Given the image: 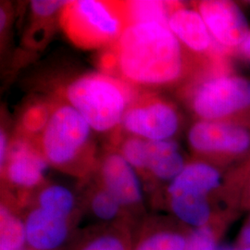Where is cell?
<instances>
[{"label": "cell", "instance_id": "obj_1", "mask_svg": "<svg viewBox=\"0 0 250 250\" xmlns=\"http://www.w3.org/2000/svg\"><path fill=\"white\" fill-rule=\"evenodd\" d=\"M101 66L136 88H182L207 72L167 24L157 21L128 24L102 57Z\"/></svg>", "mask_w": 250, "mask_h": 250}, {"label": "cell", "instance_id": "obj_2", "mask_svg": "<svg viewBox=\"0 0 250 250\" xmlns=\"http://www.w3.org/2000/svg\"><path fill=\"white\" fill-rule=\"evenodd\" d=\"M93 129L65 100L52 106L37 144L49 166L77 177L86 176L96 165Z\"/></svg>", "mask_w": 250, "mask_h": 250}, {"label": "cell", "instance_id": "obj_3", "mask_svg": "<svg viewBox=\"0 0 250 250\" xmlns=\"http://www.w3.org/2000/svg\"><path fill=\"white\" fill-rule=\"evenodd\" d=\"M138 88L106 72H91L72 81L64 100L74 107L93 131L108 133L121 128L126 110L139 96Z\"/></svg>", "mask_w": 250, "mask_h": 250}, {"label": "cell", "instance_id": "obj_4", "mask_svg": "<svg viewBox=\"0 0 250 250\" xmlns=\"http://www.w3.org/2000/svg\"><path fill=\"white\" fill-rule=\"evenodd\" d=\"M197 120L250 127V79L230 72L198 75L181 88Z\"/></svg>", "mask_w": 250, "mask_h": 250}, {"label": "cell", "instance_id": "obj_5", "mask_svg": "<svg viewBox=\"0 0 250 250\" xmlns=\"http://www.w3.org/2000/svg\"><path fill=\"white\" fill-rule=\"evenodd\" d=\"M64 33L83 48L113 45L128 25L125 1H68L61 12Z\"/></svg>", "mask_w": 250, "mask_h": 250}, {"label": "cell", "instance_id": "obj_6", "mask_svg": "<svg viewBox=\"0 0 250 250\" xmlns=\"http://www.w3.org/2000/svg\"><path fill=\"white\" fill-rule=\"evenodd\" d=\"M188 141L196 160L217 167L250 158V127L197 120L188 130Z\"/></svg>", "mask_w": 250, "mask_h": 250}, {"label": "cell", "instance_id": "obj_7", "mask_svg": "<svg viewBox=\"0 0 250 250\" xmlns=\"http://www.w3.org/2000/svg\"><path fill=\"white\" fill-rule=\"evenodd\" d=\"M182 127L177 106L160 94H139L128 107L121 128L128 135L148 141L174 140Z\"/></svg>", "mask_w": 250, "mask_h": 250}, {"label": "cell", "instance_id": "obj_8", "mask_svg": "<svg viewBox=\"0 0 250 250\" xmlns=\"http://www.w3.org/2000/svg\"><path fill=\"white\" fill-rule=\"evenodd\" d=\"M167 25L171 33L208 72L231 71L230 56L215 42L204 20L193 6L174 2Z\"/></svg>", "mask_w": 250, "mask_h": 250}, {"label": "cell", "instance_id": "obj_9", "mask_svg": "<svg viewBox=\"0 0 250 250\" xmlns=\"http://www.w3.org/2000/svg\"><path fill=\"white\" fill-rule=\"evenodd\" d=\"M48 163L40 150L37 141L19 134L9 144L8 158L1 168L4 182L22 195V200L34 190L45 186Z\"/></svg>", "mask_w": 250, "mask_h": 250}, {"label": "cell", "instance_id": "obj_10", "mask_svg": "<svg viewBox=\"0 0 250 250\" xmlns=\"http://www.w3.org/2000/svg\"><path fill=\"white\" fill-rule=\"evenodd\" d=\"M192 6L204 20L215 42L230 57L234 56L250 31L240 8L227 0H203Z\"/></svg>", "mask_w": 250, "mask_h": 250}, {"label": "cell", "instance_id": "obj_11", "mask_svg": "<svg viewBox=\"0 0 250 250\" xmlns=\"http://www.w3.org/2000/svg\"><path fill=\"white\" fill-rule=\"evenodd\" d=\"M100 186L126 210L142 205L143 193L137 171L118 151L107 152L99 162Z\"/></svg>", "mask_w": 250, "mask_h": 250}, {"label": "cell", "instance_id": "obj_12", "mask_svg": "<svg viewBox=\"0 0 250 250\" xmlns=\"http://www.w3.org/2000/svg\"><path fill=\"white\" fill-rule=\"evenodd\" d=\"M26 245L32 250H57L68 239L72 222L34 206L24 220Z\"/></svg>", "mask_w": 250, "mask_h": 250}, {"label": "cell", "instance_id": "obj_13", "mask_svg": "<svg viewBox=\"0 0 250 250\" xmlns=\"http://www.w3.org/2000/svg\"><path fill=\"white\" fill-rule=\"evenodd\" d=\"M188 162L175 140L148 141V158L145 175L159 182H170Z\"/></svg>", "mask_w": 250, "mask_h": 250}, {"label": "cell", "instance_id": "obj_14", "mask_svg": "<svg viewBox=\"0 0 250 250\" xmlns=\"http://www.w3.org/2000/svg\"><path fill=\"white\" fill-rule=\"evenodd\" d=\"M50 214L72 222L76 200L69 188L61 185H45L36 196V205Z\"/></svg>", "mask_w": 250, "mask_h": 250}, {"label": "cell", "instance_id": "obj_15", "mask_svg": "<svg viewBox=\"0 0 250 250\" xmlns=\"http://www.w3.org/2000/svg\"><path fill=\"white\" fill-rule=\"evenodd\" d=\"M26 245L25 226L7 201L0 206V250H17Z\"/></svg>", "mask_w": 250, "mask_h": 250}, {"label": "cell", "instance_id": "obj_16", "mask_svg": "<svg viewBox=\"0 0 250 250\" xmlns=\"http://www.w3.org/2000/svg\"><path fill=\"white\" fill-rule=\"evenodd\" d=\"M188 235L173 227H153L144 233L134 250H184Z\"/></svg>", "mask_w": 250, "mask_h": 250}, {"label": "cell", "instance_id": "obj_17", "mask_svg": "<svg viewBox=\"0 0 250 250\" xmlns=\"http://www.w3.org/2000/svg\"><path fill=\"white\" fill-rule=\"evenodd\" d=\"M89 208L101 222L125 224L126 209L108 191L101 186L93 190L89 197Z\"/></svg>", "mask_w": 250, "mask_h": 250}, {"label": "cell", "instance_id": "obj_18", "mask_svg": "<svg viewBox=\"0 0 250 250\" xmlns=\"http://www.w3.org/2000/svg\"><path fill=\"white\" fill-rule=\"evenodd\" d=\"M77 250H132L130 232L125 224H114L90 236Z\"/></svg>", "mask_w": 250, "mask_h": 250}, {"label": "cell", "instance_id": "obj_19", "mask_svg": "<svg viewBox=\"0 0 250 250\" xmlns=\"http://www.w3.org/2000/svg\"><path fill=\"white\" fill-rule=\"evenodd\" d=\"M125 3L128 24L145 21L167 24L174 5V2L166 1H125Z\"/></svg>", "mask_w": 250, "mask_h": 250}, {"label": "cell", "instance_id": "obj_20", "mask_svg": "<svg viewBox=\"0 0 250 250\" xmlns=\"http://www.w3.org/2000/svg\"><path fill=\"white\" fill-rule=\"evenodd\" d=\"M228 220H219L189 233L184 250H217L218 241Z\"/></svg>", "mask_w": 250, "mask_h": 250}, {"label": "cell", "instance_id": "obj_21", "mask_svg": "<svg viewBox=\"0 0 250 250\" xmlns=\"http://www.w3.org/2000/svg\"><path fill=\"white\" fill-rule=\"evenodd\" d=\"M118 152L131 164L134 170L145 174L148 158V140L128 135L120 142Z\"/></svg>", "mask_w": 250, "mask_h": 250}, {"label": "cell", "instance_id": "obj_22", "mask_svg": "<svg viewBox=\"0 0 250 250\" xmlns=\"http://www.w3.org/2000/svg\"><path fill=\"white\" fill-rule=\"evenodd\" d=\"M53 105H35L29 107L21 120L20 134L37 141L45 129Z\"/></svg>", "mask_w": 250, "mask_h": 250}, {"label": "cell", "instance_id": "obj_23", "mask_svg": "<svg viewBox=\"0 0 250 250\" xmlns=\"http://www.w3.org/2000/svg\"><path fill=\"white\" fill-rule=\"evenodd\" d=\"M68 1H47V0H35L31 2L32 12L38 18H49L55 15L58 11H62Z\"/></svg>", "mask_w": 250, "mask_h": 250}, {"label": "cell", "instance_id": "obj_24", "mask_svg": "<svg viewBox=\"0 0 250 250\" xmlns=\"http://www.w3.org/2000/svg\"><path fill=\"white\" fill-rule=\"evenodd\" d=\"M239 205L250 209V162L245 161L242 173V184L239 192Z\"/></svg>", "mask_w": 250, "mask_h": 250}, {"label": "cell", "instance_id": "obj_25", "mask_svg": "<svg viewBox=\"0 0 250 250\" xmlns=\"http://www.w3.org/2000/svg\"><path fill=\"white\" fill-rule=\"evenodd\" d=\"M9 140L6 132L1 129L0 131V168H2L8 158L9 150Z\"/></svg>", "mask_w": 250, "mask_h": 250}, {"label": "cell", "instance_id": "obj_26", "mask_svg": "<svg viewBox=\"0 0 250 250\" xmlns=\"http://www.w3.org/2000/svg\"><path fill=\"white\" fill-rule=\"evenodd\" d=\"M238 249H245L250 248V215L248 218L247 222L243 225L241 232L238 236Z\"/></svg>", "mask_w": 250, "mask_h": 250}, {"label": "cell", "instance_id": "obj_27", "mask_svg": "<svg viewBox=\"0 0 250 250\" xmlns=\"http://www.w3.org/2000/svg\"><path fill=\"white\" fill-rule=\"evenodd\" d=\"M234 56L245 62L250 63V31L244 42L236 50Z\"/></svg>", "mask_w": 250, "mask_h": 250}, {"label": "cell", "instance_id": "obj_28", "mask_svg": "<svg viewBox=\"0 0 250 250\" xmlns=\"http://www.w3.org/2000/svg\"><path fill=\"white\" fill-rule=\"evenodd\" d=\"M1 20H0V29L1 32L3 31V29L6 27V23H7V16H6V12L3 9H1Z\"/></svg>", "mask_w": 250, "mask_h": 250}, {"label": "cell", "instance_id": "obj_29", "mask_svg": "<svg viewBox=\"0 0 250 250\" xmlns=\"http://www.w3.org/2000/svg\"><path fill=\"white\" fill-rule=\"evenodd\" d=\"M217 250H239V249L236 250L235 248H232L230 246H222V247H218Z\"/></svg>", "mask_w": 250, "mask_h": 250}, {"label": "cell", "instance_id": "obj_30", "mask_svg": "<svg viewBox=\"0 0 250 250\" xmlns=\"http://www.w3.org/2000/svg\"><path fill=\"white\" fill-rule=\"evenodd\" d=\"M32 250L31 249H29L28 247H24V248H22V249H21V250Z\"/></svg>", "mask_w": 250, "mask_h": 250}, {"label": "cell", "instance_id": "obj_31", "mask_svg": "<svg viewBox=\"0 0 250 250\" xmlns=\"http://www.w3.org/2000/svg\"><path fill=\"white\" fill-rule=\"evenodd\" d=\"M239 250H250V248H245V249H240Z\"/></svg>", "mask_w": 250, "mask_h": 250}, {"label": "cell", "instance_id": "obj_32", "mask_svg": "<svg viewBox=\"0 0 250 250\" xmlns=\"http://www.w3.org/2000/svg\"></svg>", "mask_w": 250, "mask_h": 250}]
</instances>
